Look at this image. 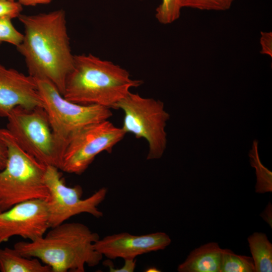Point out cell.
<instances>
[{
  "label": "cell",
  "mask_w": 272,
  "mask_h": 272,
  "mask_svg": "<svg viewBox=\"0 0 272 272\" xmlns=\"http://www.w3.org/2000/svg\"><path fill=\"white\" fill-rule=\"evenodd\" d=\"M114 109H120L124 113L121 128L126 133L147 141L149 147L147 159L161 158L167 144L165 128L170 118V114L164 109L163 102L130 92Z\"/></svg>",
  "instance_id": "cell-6"
},
{
  "label": "cell",
  "mask_w": 272,
  "mask_h": 272,
  "mask_svg": "<svg viewBox=\"0 0 272 272\" xmlns=\"http://www.w3.org/2000/svg\"><path fill=\"white\" fill-rule=\"evenodd\" d=\"M22 10V5L18 2L0 0V18L6 17L11 19L18 18Z\"/></svg>",
  "instance_id": "cell-21"
},
{
  "label": "cell",
  "mask_w": 272,
  "mask_h": 272,
  "mask_svg": "<svg viewBox=\"0 0 272 272\" xmlns=\"http://www.w3.org/2000/svg\"><path fill=\"white\" fill-rule=\"evenodd\" d=\"M125 134L121 127L115 126L108 119L84 127L69 142L60 170L68 173L82 174L98 154L104 151L111 153Z\"/></svg>",
  "instance_id": "cell-9"
},
{
  "label": "cell",
  "mask_w": 272,
  "mask_h": 272,
  "mask_svg": "<svg viewBox=\"0 0 272 272\" xmlns=\"http://www.w3.org/2000/svg\"><path fill=\"white\" fill-rule=\"evenodd\" d=\"M181 9L180 0H162L156 10L155 16L160 23L170 24L179 18Z\"/></svg>",
  "instance_id": "cell-18"
},
{
  "label": "cell",
  "mask_w": 272,
  "mask_h": 272,
  "mask_svg": "<svg viewBox=\"0 0 272 272\" xmlns=\"http://www.w3.org/2000/svg\"><path fill=\"white\" fill-rule=\"evenodd\" d=\"M36 80L0 63V116L7 117L15 107H43Z\"/></svg>",
  "instance_id": "cell-12"
},
{
  "label": "cell",
  "mask_w": 272,
  "mask_h": 272,
  "mask_svg": "<svg viewBox=\"0 0 272 272\" xmlns=\"http://www.w3.org/2000/svg\"><path fill=\"white\" fill-rule=\"evenodd\" d=\"M255 272L272 271V244L263 233L254 232L248 237Z\"/></svg>",
  "instance_id": "cell-15"
},
{
  "label": "cell",
  "mask_w": 272,
  "mask_h": 272,
  "mask_svg": "<svg viewBox=\"0 0 272 272\" xmlns=\"http://www.w3.org/2000/svg\"><path fill=\"white\" fill-rule=\"evenodd\" d=\"M6 118V129L24 151L44 165L60 169L61 161L43 107L29 109L18 106Z\"/></svg>",
  "instance_id": "cell-7"
},
{
  "label": "cell",
  "mask_w": 272,
  "mask_h": 272,
  "mask_svg": "<svg viewBox=\"0 0 272 272\" xmlns=\"http://www.w3.org/2000/svg\"><path fill=\"white\" fill-rule=\"evenodd\" d=\"M50 228L42 237L18 242L14 247L26 257L39 259L51 272H84L85 266H95L102 259L94 247L100 237L87 225L65 222Z\"/></svg>",
  "instance_id": "cell-2"
},
{
  "label": "cell",
  "mask_w": 272,
  "mask_h": 272,
  "mask_svg": "<svg viewBox=\"0 0 272 272\" xmlns=\"http://www.w3.org/2000/svg\"><path fill=\"white\" fill-rule=\"evenodd\" d=\"M220 272H255L253 259L236 254L230 249H223Z\"/></svg>",
  "instance_id": "cell-16"
},
{
  "label": "cell",
  "mask_w": 272,
  "mask_h": 272,
  "mask_svg": "<svg viewBox=\"0 0 272 272\" xmlns=\"http://www.w3.org/2000/svg\"><path fill=\"white\" fill-rule=\"evenodd\" d=\"M18 19L24 33L21 43L16 47L24 58L29 75L50 82L62 95L74 62L64 11L20 14Z\"/></svg>",
  "instance_id": "cell-1"
},
{
  "label": "cell",
  "mask_w": 272,
  "mask_h": 272,
  "mask_svg": "<svg viewBox=\"0 0 272 272\" xmlns=\"http://www.w3.org/2000/svg\"><path fill=\"white\" fill-rule=\"evenodd\" d=\"M23 39V34L18 31L12 23V19L0 18V43L8 42L16 47L19 46Z\"/></svg>",
  "instance_id": "cell-20"
},
{
  "label": "cell",
  "mask_w": 272,
  "mask_h": 272,
  "mask_svg": "<svg viewBox=\"0 0 272 272\" xmlns=\"http://www.w3.org/2000/svg\"><path fill=\"white\" fill-rule=\"evenodd\" d=\"M171 243V238L164 232L141 235L122 232L99 238L95 242L94 247L103 256L110 259H136L139 255L164 250Z\"/></svg>",
  "instance_id": "cell-11"
},
{
  "label": "cell",
  "mask_w": 272,
  "mask_h": 272,
  "mask_svg": "<svg viewBox=\"0 0 272 272\" xmlns=\"http://www.w3.org/2000/svg\"><path fill=\"white\" fill-rule=\"evenodd\" d=\"M146 270H146L145 271H147V272H158V271H160V270H159L158 269H157V268H156L155 267H150V268H148Z\"/></svg>",
  "instance_id": "cell-27"
},
{
  "label": "cell",
  "mask_w": 272,
  "mask_h": 272,
  "mask_svg": "<svg viewBox=\"0 0 272 272\" xmlns=\"http://www.w3.org/2000/svg\"><path fill=\"white\" fill-rule=\"evenodd\" d=\"M271 206L270 205H268V207L266 208V209L264 211V212L263 213L262 217L265 220V221L268 223L269 225H270V223H271V220L270 219V218H271ZM271 226V225H270Z\"/></svg>",
  "instance_id": "cell-26"
},
{
  "label": "cell",
  "mask_w": 272,
  "mask_h": 272,
  "mask_svg": "<svg viewBox=\"0 0 272 272\" xmlns=\"http://www.w3.org/2000/svg\"><path fill=\"white\" fill-rule=\"evenodd\" d=\"M262 54L272 56V33L271 32H261L260 39Z\"/></svg>",
  "instance_id": "cell-22"
},
{
  "label": "cell",
  "mask_w": 272,
  "mask_h": 272,
  "mask_svg": "<svg viewBox=\"0 0 272 272\" xmlns=\"http://www.w3.org/2000/svg\"><path fill=\"white\" fill-rule=\"evenodd\" d=\"M1 272H51L39 259L22 255L14 247L0 248Z\"/></svg>",
  "instance_id": "cell-14"
},
{
  "label": "cell",
  "mask_w": 272,
  "mask_h": 272,
  "mask_svg": "<svg viewBox=\"0 0 272 272\" xmlns=\"http://www.w3.org/2000/svg\"><path fill=\"white\" fill-rule=\"evenodd\" d=\"M124 263L121 268H115L111 262H106L105 265L109 267L110 272H133L136 267V259H124Z\"/></svg>",
  "instance_id": "cell-23"
},
{
  "label": "cell",
  "mask_w": 272,
  "mask_h": 272,
  "mask_svg": "<svg viewBox=\"0 0 272 272\" xmlns=\"http://www.w3.org/2000/svg\"><path fill=\"white\" fill-rule=\"evenodd\" d=\"M0 130L8 151L6 165L0 171V211L31 199L47 201L46 166L24 151L6 129Z\"/></svg>",
  "instance_id": "cell-4"
},
{
  "label": "cell",
  "mask_w": 272,
  "mask_h": 272,
  "mask_svg": "<svg viewBox=\"0 0 272 272\" xmlns=\"http://www.w3.org/2000/svg\"><path fill=\"white\" fill-rule=\"evenodd\" d=\"M258 141L254 140L248 155L251 166L256 169L257 176L256 190L263 189L265 191L271 189V172L261 163L258 152Z\"/></svg>",
  "instance_id": "cell-17"
},
{
  "label": "cell",
  "mask_w": 272,
  "mask_h": 272,
  "mask_svg": "<svg viewBox=\"0 0 272 272\" xmlns=\"http://www.w3.org/2000/svg\"><path fill=\"white\" fill-rule=\"evenodd\" d=\"M57 167L46 166L44 179L49 192L46 201L50 228L65 222L71 217L83 213L96 218L103 216L99 205L105 199L108 189L103 187L91 196L82 198L83 190L79 185L67 186Z\"/></svg>",
  "instance_id": "cell-8"
},
{
  "label": "cell",
  "mask_w": 272,
  "mask_h": 272,
  "mask_svg": "<svg viewBox=\"0 0 272 272\" xmlns=\"http://www.w3.org/2000/svg\"><path fill=\"white\" fill-rule=\"evenodd\" d=\"M0 212H1V211H0Z\"/></svg>",
  "instance_id": "cell-29"
},
{
  "label": "cell",
  "mask_w": 272,
  "mask_h": 272,
  "mask_svg": "<svg viewBox=\"0 0 272 272\" xmlns=\"http://www.w3.org/2000/svg\"><path fill=\"white\" fill-rule=\"evenodd\" d=\"M8 155L7 145L3 138L0 130V170L6 166Z\"/></svg>",
  "instance_id": "cell-24"
},
{
  "label": "cell",
  "mask_w": 272,
  "mask_h": 272,
  "mask_svg": "<svg viewBox=\"0 0 272 272\" xmlns=\"http://www.w3.org/2000/svg\"><path fill=\"white\" fill-rule=\"evenodd\" d=\"M35 79L61 164L63 155L72 138L84 127L108 119L112 113L106 107L80 104L69 101L50 82Z\"/></svg>",
  "instance_id": "cell-5"
},
{
  "label": "cell",
  "mask_w": 272,
  "mask_h": 272,
  "mask_svg": "<svg viewBox=\"0 0 272 272\" xmlns=\"http://www.w3.org/2000/svg\"><path fill=\"white\" fill-rule=\"evenodd\" d=\"M52 0H18L22 6H35L40 4H48Z\"/></svg>",
  "instance_id": "cell-25"
},
{
  "label": "cell",
  "mask_w": 272,
  "mask_h": 272,
  "mask_svg": "<svg viewBox=\"0 0 272 272\" xmlns=\"http://www.w3.org/2000/svg\"><path fill=\"white\" fill-rule=\"evenodd\" d=\"M223 249L209 242L193 250L177 268L179 272H220Z\"/></svg>",
  "instance_id": "cell-13"
},
{
  "label": "cell",
  "mask_w": 272,
  "mask_h": 272,
  "mask_svg": "<svg viewBox=\"0 0 272 272\" xmlns=\"http://www.w3.org/2000/svg\"><path fill=\"white\" fill-rule=\"evenodd\" d=\"M142 84L112 61L92 54L74 55L73 67L66 79L62 96L76 103L114 109L132 88Z\"/></svg>",
  "instance_id": "cell-3"
},
{
  "label": "cell",
  "mask_w": 272,
  "mask_h": 272,
  "mask_svg": "<svg viewBox=\"0 0 272 272\" xmlns=\"http://www.w3.org/2000/svg\"><path fill=\"white\" fill-rule=\"evenodd\" d=\"M10 1H15V0H10Z\"/></svg>",
  "instance_id": "cell-28"
},
{
  "label": "cell",
  "mask_w": 272,
  "mask_h": 272,
  "mask_svg": "<svg viewBox=\"0 0 272 272\" xmlns=\"http://www.w3.org/2000/svg\"><path fill=\"white\" fill-rule=\"evenodd\" d=\"M50 228L46 201L34 199L0 212V244L14 236L29 241L42 237Z\"/></svg>",
  "instance_id": "cell-10"
},
{
  "label": "cell",
  "mask_w": 272,
  "mask_h": 272,
  "mask_svg": "<svg viewBox=\"0 0 272 272\" xmlns=\"http://www.w3.org/2000/svg\"><path fill=\"white\" fill-rule=\"evenodd\" d=\"M235 0H180L182 8H190L200 10L226 11Z\"/></svg>",
  "instance_id": "cell-19"
}]
</instances>
